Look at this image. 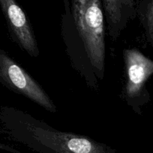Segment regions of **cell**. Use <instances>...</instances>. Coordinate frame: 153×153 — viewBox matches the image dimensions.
<instances>
[{
  "label": "cell",
  "mask_w": 153,
  "mask_h": 153,
  "mask_svg": "<svg viewBox=\"0 0 153 153\" xmlns=\"http://www.w3.org/2000/svg\"><path fill=\"white\" fill-rule=\"evenodd\" d=\"M136 16L143 28L147 42L153 49V0H139Z\"/></svg>",
  "instance_id": "8992f818"
},
{
  "label": "cell",
  "mask_w": 153,
  "mask_h": 153,
  "mask_svg": "<svg viewBox=\"0 0 153 153\" xmlns=\"http://www.w3.org/2000/svg\"><path fill=\"white\" fill-rule=\"evenodd\" d=\"M124 82L121 97L136 114L150 101L146 83L153 75V60L136 48L122 52Z\"/></svg>",
  "instance_id": "3957f363"
},
{
  "label": "cell",
  "mask_w": 153,
  "mask_h": 153,
  "mask_svg": "<svg viewBox=\"0 0 153 153\" xmlns=\"http://www.w3.org/2000/svg\"><path fill=\"white\" fill-rule=\"evenodd\" d=\"M0 132L38 153H116L105 143L88 136L56 129L11 106L0 108Z\"/></svg>",
  "instance_id": "7a4b0ae2"
},
{
  "label": "cell",
  "mask_w": 153,
  "mask_h": 153,
  "mask_svg": "<svg viewBox=\"0 0 153 153\" xmlns=\"http://www.w3.org/2000/svg\"><path fill=\"white\" fill-rule=\"evenodd\" d=\"M0 149L6 151V152H10V153H22V152H21L20 151L17 150V149H14V148L11 147V146H8V145L4 144V143H0Z\"/></svg>",
  "instance_id": "52a82bcc"
},
{
  "label": "cell",
  "mask_w": 153,
  "mask_h": 153,
  "mask_svg": "<svg viewBox=\"0 0 153 153\" xmlns=\"http://www.w3.org/2000/svg\"><path fill=\"white\" fill-rule=\"evenodd\" d=\"M0 83L50 113L57 108L43 87L5 51L0 48Z\"/></svg>",
  "instance_id": "277c9868"
},
{
  "label": "cell",
  "mask_w": 153,
  "mask_h": 153,
  "mask_svg": "<svg viewBox=\"0 0 153 153\" xmlns=\"http://www.w3.org/2000/svg\"><path fill=\"white\" fill-rule=\"evenodd\" d=\"M0 7L12 41L32 58L38 57L35 34L23 9L16 0H0Z\"/></svg>",
  "instance_id": "5b68a950"
},
{
  "label": "cell",
  "mask_w": 153,
  "mask_h": 153,
  "mask_svg": "<svg viewBox=\"0 0 153 153\" xmlns=\"http://www.w3.org/2000/svg\"><path fill=\"white\" fill-rule=\"evenodd\" d=\"M64 7V14L68 15L70 13V0H63Z\"/></svg>",
  "instance_id": "ba28073f"
},
{
  "label": "cell",
  "mask_w": 153,
  "mask_h": 153,
  "mask_svg": "<svg viewBox=\"0 0 153 153\" xmlns=\"http://www.w3.org/2000/svg\"><path fill=\"white\" fill-rule=\"evenodd\" d=\"M70 13H63L62 37L70 65L97 91L104 78L106 25L101 0H71Z\"/></svg>",
  "instance_id": "6da1fadb"
}]
</instances>
